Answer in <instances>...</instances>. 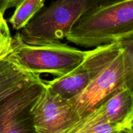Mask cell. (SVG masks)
<instances>
[{"label":"cell","mask_w":133,"mask_h":133,"mask_svg":"<svg viewBox=\"0 0 133 133\" xmlns=\"http://www.w3.org/2000/svg\"><path fill=\"white\" fill-rule=\"evenodd\" d=\"M133 32V0H96L81 16L66 40L86 48L118 42Z\"/></svg>","instance_id":"1"},{"label":"cell","mask_w":133,"mask_h":133,"mask_svg":"<svg viewBox=\"0 0 133 133\" xmlns=\"http://www.w3.org/2000/svg\"><path fill=\"white\" fill-rule=\"evenodd\" d=\"M9 58L22 68L33 74L66 75L79 66L88 51H82L61 42L48 44L25 43L16 35L12 37Z\"/></svg>","instance_id":"2"},{"label":"cell","mask_w":133,"mask_h":133,"mask_svg":"<svg viewBox=\"0 0 133 133\" xmlns=\"http://www.w3.org/2000/svg\"><path fill=\"white\" fill-rule=\"evenodd\" d=\"M96 0H56L42 9L16 35L25 43L48 44L66 38L77 21Z\"/></svg>","instance_id":"3"},{"label":"cell","mask_w":133,"mask_h":133,"mask_svg":"<svg viewBox=\"0 0 133 133\" xmlns=\"http://www.w3.org/2000/svg\"><path fill=\"white\" fill-rule=\"evenodd\" d=\"M95 48L88 51L81 63L72 71L64 76L45 81V84L66 99L79 94L122 52L118 42Z\"/></svg>","instance_id":"4"},{"label":"cell","mask_w":133,"mask_h":133,"mask_svg":"<svg viewBox=\"0 0 133 133\" xmlns=\"http://www.w3.org/2000/svg\"><path fill=\"white\" fill-rule=\"evenodd\" d=\"M125 87L122 51L79 94L68 101L79 122Z\"/></svg>","instance_id":"5"},{"label":"cell","mask_w":133,"mask_h":133,"mask_svg":"<svg viewBox=\"0 0 133 133\" xmlns=\"http://www.w3.org/2000/svg\"><path fill=\"white\" fill-rule=\"evenodd\" d=\"M44 85L40 77L0 99V133H35L31 111Z\"/></svg>","instance_id":"6"},{"label":"cell","mask_w":133,"mask_h":133,"mask_svg":"<svg viewBox=\"0 0 133 133\" xmlns=\"http://www.w3.org/2000/svg\"><path fill=\"white\" fill-rule=\"evenodd\" d=\"M31 113L35 133H69L79 122L68 100L45 83Z\"/></svg>","instance_id":"7"},{"label":"cell","mask_w":133,"mask_h":133,"mask_svg":"<svg viewBox=\"0 0 133 133\" xmlns=\"http://www.w3.org/2000/svg\"><path fill=\"white\" fill-rule=\"evenodd\" d=\"M132 121L133 97L125 87L81 119L69 133H85L88 129L104 123L123 125L127 133H131Z\"/></svg>","instance_id":"8"},{"label":"cell","mask_w":133,"mask_h":133,"mask_svg":"<svg viewBox=\"0 0 133 133\" xmlns=\"http://www.w3.org/2000/svg\"><path fill=\"white\" fill-rule=\"evenodd\" d=\"M40 77V75L22 68L7 55L0 59V99Z\"/></svg>","instance_id":"9"},{"label":"cell","mask_w":133,"mask_h":133,"mask_svg":"<svg viewBox=\"0 0 133 133\" xmlns=\"http://www.w3.org/2000/svg\"><path fill=\"white\" fill-rule=\"evenodd\" d=\"M45 0H19L14 13L9 19L14 29L19 31L44 6Z\"/></svg>","instance_id":"10"},{"label":"cell","mask_w":133,"mask_h":133,"mask_svg":"<svg viewBox=\"0 0 133 133\" xmlns=\"http://www.w3.org/2000/svg\"><path fill=\"white\" fill-rule=\"evenodd\" d=\"M118 42L122 51L125 87L133 97V32Z\"/></svg>","instance_id":"11"},{"label":"cell","mask_w":133,"mask_h":133,"mask_svg":"<svg viewBox=\"0 0 133 133\" xmlns=\"http://www.w3.org/2000/svg\"><path fill=\"white\" fill-rule=\"evenodd\" d=\"M12 39L10 30L4 16L0 15V44Z\"/></svg>","instance_id":"12"},{"label":"cell","mask_w":133,"mask_h":133,"mask_svg":"<svg viewBox=\"0 0 133 133\" xmlns=\"http://www.w3.org/2000/svg\"><path fill=\"white\" fill-rule=\"evenodd\" d=\"M19 0H0V15L4 16L9 9L15 7Z\"/></svg>","instance_id":"13"},{"label":"cell","mask_w":133,"mask_h":133,"mask_svg":"<svg viewBox=\"0 0 133 133\" xmlns=\"http://www.w3.org/2000/svg\"><path fill=\"white\" fill-rule=\"evenodd\" d=\"M11 42L12 39L9 40V41H7L6 42H4L3 44H0V59L6 57L11 51Z\"/></svg>","instance_id":"14"},{"label":"cell","mask_w":133,"mask_h":133,"mask_svg":"<svg viewBox=\"0 0 133 133\" xmlns=\"http://www.w3.org/2000/svg\"><path fill=\"white\" fill-rule=\"evenodd\" d=\"M131 133H133V121L132 122V126H131Z\"/></svg>","instance_id":"15"}]
</instances>
